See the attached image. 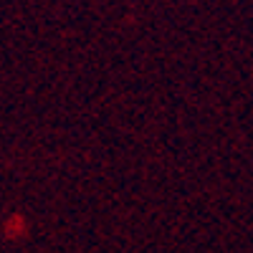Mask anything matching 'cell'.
Instances as JSON below:
<instances>
[]
</instances>
